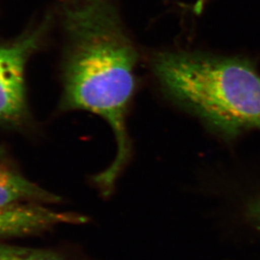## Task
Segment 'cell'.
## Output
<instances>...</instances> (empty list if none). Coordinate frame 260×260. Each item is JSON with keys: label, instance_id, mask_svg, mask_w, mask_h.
<instances>
[{"label": "cell", "instance_id": "cell-6", "mask_svg": "<svg viewBox=\"0 0 260 260\" xmlns=\"http://www.w3.org/2000/svg\"><path fill=\"white\" fill-rule=\"evenodd\" d=\"M0 260H78L57 247H29L0 242Z\"/></svg>", "mask_w": 260, "mask_h": 260}, {"label": "cell", "instance_id": "cell-2", "mask_svg": "<svg viewBox=\"0 0 260 260\" xmlns=\"http://www.w3.org/2000/svg\"><path fill=\"white\" fill-rule=\"evenodd\" d=\"M151 68L163 94L220 137L260 130V75L245 58L162 52Z\"/></svg>", "mask_w": 260, "mask_h": 260}, {"label": "cell", "instance_id": "cell-1", "mask_svg": "<svg viewBox=\"0 0 260 260\" xmlns=\"http://www.w3.org/2000/svg\"><path fill=\"white\" fill-rule=\"evenodd\" d=\"M60 17L66 43L59 110L94 113L110 125L115 158L93 178L108 196L131 155L127 116L137 85L139 53L113 0H64Z\"/></svg>", "mask_w": 260, "mask_h": 260}, {"label": "cell", "instance_id": "cell-4", "mask_svg": "<svg viewBox=\"0 0 260 260\" xmlns=\"http://www.w3.org/2000/svg\"><path fill=\"white\" fill-rule=\"evenodd\" d=\"M83 215L53 210L48 205L21 204L0 207V242L35 237L63 225L85 222Z\"/></svg>", "mask_w": 260, "mask_h": 260}, {"label": "cell", "instance_id": "cell-7", "mask_svg": "<svg viewBox=\"0 0 260 260\" xmlns=\"http://www.w3.org/2000/svg\"><path fill=\"white\" fill-rule=\"evenodd\" d=\"M248 215L254 225H257L260 229V199L253 200L248 205Z\"/></svg>", "mask_w": 260, "mask_h": 260}, {"label": "cell", "instance_id": "cell-5", "mask_svg": "<svg viewBox=\"0 0 260 260\" xmlns=\"http://www.w3.org/2000/svg\"><path fill=\"white\" fill-rule=\"evenodd\" d=\"M62 198L25 178L0 145V207L21 204L56 205Z\"/></svg>", "mask_w": 260, "mask_h": 260}, {"label": "cell", "instance_id": "cell-3", "mask_svg": "<svg viewBox=\"0 0 260 260\" xmlns=\"http://www.w3.org/2000/svg\"><path fill=\"white\" fill-rule=\"evenodd\" d=\"M53 23V15L40 20L9 42L0 43V127L19 130L29 125L25 69L43 47Z\"/></svg>", "mask_w": 260, "mask_h": 260}]
</instances>
